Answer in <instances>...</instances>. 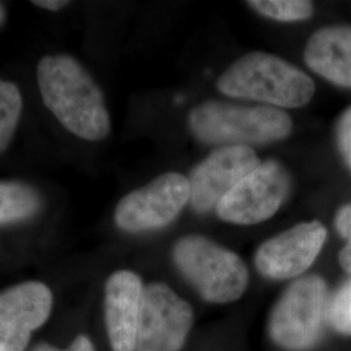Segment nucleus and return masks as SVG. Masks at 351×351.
<instances>
[{
    "mask_svg": "<svg viewBox=\"0 0 351 351\" xmlns=\"http://www.w3.org/2000/svg\"><path fill=\"white\" fill-rule=\"evenodd\" d=\"M37 84L42 101L62 125L86 141H101L111 132V117L101 88L69 55L39 60Z\"/></svg>",
    "mask_w": 351,
    "mask_h": 351,
    "instance_id": "nucleus-1",
    "label": "nucleus"
},
{
    "mask_svg": "<svg viewBox=\"0 0 351 351\" xmlns=\"http://www.w3.org/2000/svg\"><path fill=\"white\" fill-rule=\"evenodd\" d=\"M221 94L263 101L276 108H298L313 99V78L276 55L251 52L232 64L217 80Z\"/></svg>",
    "mask_w": 351,
    "mask_h": 351,
    "instance_id": "nucleus-2",
    "label": "nucleus"
},
{
    "mask_svg": "<svg viewBox=\"0 0 351 351\" xmlns=\"http://www.w3.org/2000/svg\"><path fill=\"white\" fill-rule=\"evenodd\" d=\"M189 126L204 143L250 147L287 138L293 123L288 113L276 107L210 101L190 112Z\"/></svg>",
    "mask_w": 351,
    "mask_h": 351,
    "instance_id": "nucleus-3",
    "label": "nucleus"
},
{
    "mask_svg": "<svg viewBox=\"0 0 351 351\" xmlns=\"http://www.w3.org/2000/svg\"><path fill=\"white\" fill-rule=\"evenodd\" d=\"M173 259L180 272L206 301H237L249 284L247 267L237 254L201 236L176 243Z\"/></svg>",
    "mask_w": 351,
    "mask_h": 351,
    "instance_id": "nucleus-4",
    "label": "nucleus"
},
{
    "mask_svg": "<svg viewBox=\"0 0 351 351\" xmlns=\"http://www.w3.org/2000/svg\"><path fill=\"white\" fill-rule=\"evenodd\" d=\"M328 306V289L320 276L294 281L277 301L269 335L278 346L291 351L311 349L320 337Z\"/></svg>",
    "mask_w": 351,
    "mask_h": 351,
    "instance_id": "nucleus-5",
    "label": "nucleus"
},
{
    "mask_svg": "<svg viewBox=\"0 0 351 351\" xmlns=\"http://www.w3.org/2000/svg\"><path fill=\"white\" fill-rule=\"evenodd\" d=\"M189 201L188 178L168 172L125 195L116 207L114 221L130 233L160 229L171 224Z\"/></svg>",
    "mask_w": 351,
    "mask_h": 351,
    "instance_id": "nucleus-6",
    "label": "nucleus"
},
{
    "mask_svg": "<svg viewBox=\"0 0 351 351\" xmlns=\"http://www.w3.org/2000/svg\"><path fill=\"white\" fill-rule=\"evenodd\" d=\"M289 188L290 178L281 164L261 163L217 204L216 213L226 223L259 224L280 210Z\"/></svg>",
    "mask_w": 351,
    "mask_h": 351,
    "instance_id": "nucleus-7",
    "label": "nucleus"
},
{
    "mask_svg": "<svg viewBox=\"0 0 351 351\" xmlns=\"http://www.w3.org/2000/svg\"><path fill=\"white\" fill-rule=\"evenodd\" d=\"M193 326V310L165 284L143 289L136 351H180Z\"/></svg>",
    "mask_w": 351,
    "mask_h": 351,
    "instance_id": "nucleus-8",
    "label": "nucleus"
},
{
    "mask_svg": "<svg viewBox=\"0 0 351 351\" xmlns=\"http://www.w3.org/2000/svg\"><path fill=\"white\" fill-rule=\"evenodd\" d=\"M261 164L249 146H224L198 164L189 178L190 203L198 213H207Z\"/></svg>",
    "mask_w": 351,
    "mask_h": 351,
    "instance_id": "nucleus-9",
    "label": "nucleus"
},
{
    "mask_svg": "<svg viewBox=\"0 0 351 351\" xmlns=\"http://www.w3.org/2000/svg\"><path fill=\"white\" fill-rule=\"evenodd\" d=\"M326 241V226L320 221L301 223L265 241L256 251L255 265L274 280L300 276L314 264Z\"/></svg>",
    "mask_w": 351,
    "mask_h": 351,
    "instance_id": "nucleus-10",
    "label": "nucleus"
},
{
    "mask_svg": "<svg viewBox=\"0 0 351 351\" xmlns=\"http://www.w3.org/2000/svg\"><path fill=\"white\" fill-rule=\"evenodd\" d=\"M47 285L27 281L0 293V351H24L52 310Z\"/></svg>",
    "mask_w": 351,
    "mask_h": 351,
    "instance_id": "nucleus-11",
    "label": "nucleus"
},
{
    "mask_svg": "<svg viewBox=\"0 0 351 351\" xmlns=\"http://www.w3.org/2000/svg\"><path fill=\"white\" fill-rule=\"evenodd\" d=\"M143 284L130 271H117L106 284L104 315L113 351H136Z\"/></svg>",
    "mask_w": 351,
    "mask_h": 351,
    "instance_id": "nucleus-12",
    "label": "nucleus"
},
{
    "mask_svg": "<svg viewBox=\"0 0 351 351\" xmlns=\"http://www.w3.org/2000/svg\"><path fill=\"white\" fill-rule=\"evenodd\" d=\"M304 60L316 75L351 88V26H326L315 32L306 45Z\"/></svg>",
    "mask_w": 351,
    "mask_h": 351,
    "instance_id": "nucleus-13",
    "label": "nucleus"
},
{
    "mask_svg": "<svg viewBox=\"0 0 351 351\" xmlns=\"http://www.w3.org/2000/svg\"><path fill=\"white\" fill-rule=\"evenodd\" d=\"M40 207L42 198L33 186L20 181H0V226L27 220Z\"/></svg>",
    "mask_w": 351,
    "mask_h": 351,
    "instance_id": "nucleus-14",
    "label": "nucleus"
},
{
    "mask_svg": "<svg viewBox=\"0 0 351 351\" xmlns=\"http://www.w3.org/2000/svg\"><path fill=\"white\" fill-rule=\"evenodd\" d=\"M23 112V95L17 85L0 78V152L10 147Z\"/></svg>",
    "mask_w": 351,
    "mask_h": 351,
    "instance_id": "nucleus-15",
    "label": "nucleus"
},
{
    "mask_svg": "<svg viewBox=\"0 0 351 351\" xmlns=\"http://www.w3.org/2000/svg\"><path fill=\"white\" fill-rule=\"evenodd\" d=\"M247 4L264 17L284 23L303 21L314 13V4L307 0H252Z\"/></svg>",
    "mask_w": 351,
    "mask_h": 351,
    "instance_id": "nucleus-16",
    "label": "nucleus"
},
{
    "mask_svg": "<svg viewBox=\"0 0 351 351\" xmlns=\"http://www.w3.org/2000/svg\"><path fill=\"white\" fill-rule=\"evenodd\" d=\"M328 308L333 328L342 335L351 336V280L336 293Z\"/></svg>",
    "mask_w": 351,
    "mask_h": 351,
    "instance_id": "nucleus-17",
    "label": "nucleus"
},
{
    "mask_svg": "<svg viewBox=\"0 0 351 351\" xmlns=\"http://www.w3.org/2000/svg\"><path fill=\"white\" fill-rule=\"evenodd\" d=\"M336 142L342 159L351 171V106L339 116L336 125Z\"/></svg>",
    "mask_w": 351,
    "mask_h": 351,
    "instance_id": "nucleus-18",
    "label": "nucleus"
},
{
    "mask_svg": "<svg viewBox=\"0 0 351 351\" xmlns=\"http://www.w3.org/2000/svg\"><path fill=\"white\" fill-rule=\"evenodd\" d=\"M33 351H95V349L93 342L86 336H78L66 349H59L49 343H42L38 345Z\"/></svg>",
    "mask_w": 351,
    "mask_h": 351,
    "instance_id": "nucleus-19",
    "label": "nucleus"
},
{
    "mask_svg": "<svg viewBox=\"0 0 351 351\" xmlns=\"http://www.w3.org/2000/svg\"><path fill=\"white\" fill-rule=\"evenodd\" d=\"M335 226L341 237L351 241V204L339 208L335 219Z\"/></svg>",
    "mask_w": 351,
    "mask_h": 351,
    "instance_id": "nucleus-20",
    "label": "nucleus"
},
{
    "mask_svg": "<svg viewBox=\"0 0 351 351\" xmlns=\"http://www.w3.org/2000/svg\"><path fill=\"white\" fill-rule=\"evenodd\" d=\"M32 4L37 5L42 10L56 12V11L63 10L66 5H69V1H64V0H34V1H32Z\"/></svg>",
    "mask_w": 351,
    "mask_h": 351,
    "instance_id": "nucleus-21",
    "label": "nucleus"
},
{
    "mask_svg": "<svg viewBox=\"0 0 351 351\" xmlns=\"http://www.w3.org/2000/svg\"><path fill=\"white\" fill-rule=\"evenodd\" d=\"M339 261L341 267L351 275V241H348V245L339 252Z\"/></svg>",
    "mask_w": 351,
    "mask_h": 351,
    "instance_id": "nucleus-22",
    "label": "nucleus"
},
{
    "mask_svg": "<svg viewBox=\"0 0 351 351\" xmlns=\"http://www.w3.org/2000/svg\"><path fill=\"white\" fill-rule=\"evenodd\" d=\"M5 14H7L5 7H4L3 3H0V26L3 25L4 20H5Z\"/></svg>",
    "mask_w": 351,
    "mask_h": 351,
    "instance_id": "nucleus-23",
    "label": "nucleus"
}]
</instances>
